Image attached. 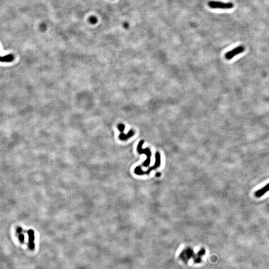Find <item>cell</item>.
Masks as SVG:
<instances>
[{"mask_svg":"<svg viewBox=\"0 0 269 269\" xmlns=\"http://www.w3.org/2000/svg\"><path fill=\"white\" fill-rule=\"evenodd\" d=\"M155 158H156V162L154 164V166H153L152 167H149L148 169V171H143L142 170L141 167V166H138L134 170V172L137 175H143V174H149V173L153 171V169H156L158 167H159L161 165V155L159 152H157L155 154Z\"/></svg>","mask_w":269,"mask_h":269,"instance_id":"cell-1","label":"cell"},{"mask_svg":"<svg viewBox=\"0 0 269 269\" xmlns=\"http://www.w3.org/2000/svg\"><path fill=\"white\" fill-rule=\"evenodd\" d=\"M144 140H141V141H139V143L138 144V147H137V151H138V153L139 154H146L147 158L146 161L143 163L142 165L144 167H148V166H149V164H150L152 153H151V151L148 148H147L145 149H143L142 148V147L143 146V144H144Z\"/></svg>","mask_w":269,"mask_h":269,"instance_id":"cell-2","label":"cell"},{"mask_svg":"<svg viewBox=\"0 0 269 269\" xmlns=\"http://www.w3.org/2000/svg\"><path fill=\"white\" fill-rule=\"evenodd\" d=\"M208 5L209 7L212 9H220L223 10L231 9L234 7V5L232 3H224L214 1H210L209 2Z\"/></svg>","mask_w":269,"mask_h":269,"instance_id":"cell-3","label":"cell"},{"mask_svg":"<svg viewBox=\"0 0 269 269\" xmlns=\"http://www.w3.org/2000/svg\"><path fill=\"white\" fill-rule=\"evenodd\" d=\"M245 48L244 46H237L226 53V54H225V58L227 60H231L234 58L235 56L243 53L245 51Z\"/></svg>","mask_w":269,"mask_h":269,"instance_id":"cell-4","label":"cell"},{"mask_svg":"<svg viewBox=\"0 0 269 269\" xmlns=\"http://www.w3.org/2000/svg\"><path fill=\"white\" fill-rule=\"evenodd\" d=\"M194 256V251L190 248L184 250L181 254V259L184 262H188L190 258Z\"/></svg>","mask_w":269,"mask_h":269,"instance_id":"cell-5","label":"cell"},{"mask_svg":"<svg viewBox=\"0 0 269 269\" xmlns=\"http://www.w3.org/2000/svg\"><path fill=\"white\" fill-rule=\"evenodd\" d=\"M28 247L31 250L35 249V233L33 230L30 229L28 231Z\"/></svg>","mask_w":269,"mask_h":269,"instance_id":"cell-6","label":"cell"},{"mask_svg":"<svg viewBox=\"0 0 269 269\" xmlns=\"http://www.w3.org/2000/svg\"><path fill=\"white\" fill-rule=\"evenodd\" d=\"M269 191V183L266 184V186H264V187L261 188L259 190H257L256 192H255V197L257 198L262 197L265 194H266L267 192H268Z\"/></svg>","mask_w":269,"mask_h":269,"instance_id":"cell-7","label":"cell"},{"mask_svg":"<svg viewBox=\"0 0 269 269\" xmlns=\"http://www.w3.org/2000/svg\"><path fill=\"white\" fill-rule=\"evenodd\" d=\"M205 250L204 249L202 248L199 251V252L196 255H194V261L196 263H199L201 261L202 257L205 254Z\"/></svg>","mask_w":269,"mask_h":269,"instance_id":"cell-8","label":"cell"},{"mask_svg":"<svg viewBox=\"0 0 269 269\" xmlns=\"http://www.w3.org/2000/svg\"><path fill=\"white\" fill-rule=\"evenodd\" d=\"M134 134V132L133 130H130L127 134H125L124 133H121L119 135V139L122 141H126L128 139L131 138Z\"/></svg>","mask_w":269,"mask_h":269,"instance_id":"cell-9","label":"cell"},{"mask_svg":"<svg viewBox=\"0 0 269 269\" xmlns=\"http://www.w3.org/2000/svg\"><path fill=\"white\" fill-rule=\"evenodd\" d=\"M14 59V56L13 54H8L6 56H4L1 57V61L2 62H6V63H9L11 61H12Z\"/></svg>","mask_w":269,"mask_h":269,"instance_id":"cell-10","label":"cell"},{"mask_svg":"<svg viewBox=\"0 0 269 269\" xmlns=\"http://www.w3.org/2000/svg\"><path fill=\"white\" fill-rule=\"evenodd\" d=\"M125 125H123L122 124H119V125L118 126V130H119V131H120L121 133H123V132H124V131L125 130Z\"/></svg>","mask_w":269,"mask_h":269,"instance_id":"cell-11","label":"cell"},{"mask_svg":"<svg viewBox=\"0 0 269 269\" xmlns=\"http://www.w3.org/2000/svg\"><path fill=\"white\" fill-rule=\"evenodd\" d=\"M19 238L21 243H23V242L25 241V236L23 234H19Z\"/></svg>","mask_w":269,"mask_h":269,"instance_id":"cell-12","label":"cell"},{"mask_svg":"<svg viewBox=\"0 0 269 269\" xmlns=\"http://www.w3.org/2000/svg\"><path fill=\"white\" fill-rule=\"evenodd\" d=\"M16 231H17V232H18L19 234H21V231H22V229H21V227H19V228L17 229Z\"/></svg>","mask_w":269,"mask_h":269,"instance_id":"cell-13","label":"cell"},{"mask_svg":"<svg viewBox=\"0 0 269 269\" xmlns=\"http://www.w3.org/2000/svg\"><path fill=\"white\" fill-rule=\"evenodd\" d=\"M161 174L160 172H157L156 174V176L157 177H159L161 176Z\"/></svg>","mask_w":269,"mask_h":269,"instance_id":"cell-14","label":"cell"}]
</instances>
